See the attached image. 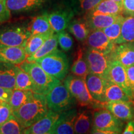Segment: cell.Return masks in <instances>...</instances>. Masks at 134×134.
Listing matches in <instances>:
<instances>
[{
    "instance_id": "6da1fadb",
    "label": "cell",
    "mask_w": 134,
    "mask_h": 134,
    "mask_svg": "<svg viewBox=\"0 0 134 134\" xmlns=\"http://www.w3.org/2000/svg\"><path fill=\"white\" fill-rule=\"evenodd\" d=\"M48 110L46 95L34 93L33 98L28 103L13 111V114L26 129L44 116Z\"/></svg>"
},
{
    "instance_id": "7a4b0ae2",
    "label": "cell",
    "mask_w": 134,
    "mask_h": 134,
    "mask_svg": "<svg viewBox=\"0 0 134 134\" xmlns=\"http://www.w3.org/2000/svg\"><path fill=\"white\" fill-rule=\"evenodd\" d=\"M20 66L29 73L33 82V92L46 95L61 81L55 78L43 69L36 62L25 61Z\"/></svg>"
},
{
    "instance_id": "3957f363",
    "label": "cell",
    "mask_w": 134,
    "mask_h": 134,
    "mask_svg": "<svg viewBox=\"0 0 134 134\" xmlns=\"http://www.w3.org/2000/svg\"><path fill=\"white\" fill-rule=\"evenodd\" d=\"M48 74L60 81L66 78L69 68L66 54L58 48L36 61Z\"/></svg>"
},
{
    "instance_id": "277c9868",
    "label": "cell",
    "mask_w": 134,
    "mask_h": 134,
    "mask_svg": "<svg viewBox=\"0 0 134 134\" xmlns=\"http://www.w3.org/2000/svg\"><path fill=\"white\" fill-rule=\"evenodd\" d=\"M63 84L71 94L76 99L78 105L81 107L99 104V102L94 99L89 91L86 81L83 78L70 75L64 79Z\"/></svg>"
},
{
    "instance_id": "5b68a950",
    "label": "cell",
    "mask_w": 134,
    "mask_h": 134,
    "mask_svg": "<svg viewBox=\"0 0 134 134\" xmlns=\"http://www.w3.org/2000/svg\"><path fill=\"white\" fill-rule=\"evenodd\" d=\"M46 96L48 109L58 113L72 109L76 102L64 84L62 83L57 85Z\"/></svg>"
},
{
    "instance_id": "8992f818",
    "label": "cell",
    "mask_w": 134,
    "mask_h": 134,
    "mask_svg": "<svg viewBox=\"0 0 134 134\" xmlns=\"http://www.w3.org/2000/svg\"><path fill=\"white\" fill-rule=\"evenodd\" d=\"M123 121L117 118L108 109L95 110L93 114V128L109 132L110 134L120 133L123 129Z\"/></svg>"
},
{
    "instance_id": "52a82bcc",
    "label": "cell",
    "mask_w": 134,
    "mask_h": 134,
    "mask_svg": "<svg viewBox=\"0 0 134 134\" xmlns=\"http://www.w3.org/2000/svg\"><path fill=\"white\" fill-rule=\"evenodd\" d=\"M90 73L109 80L110 54L105 55L93 48H88L85 54Z\"/></svg>"
},
{
    "instance_id": "ba28073f",
    "label": "cell",
    "mask_w": 134,
    "mask_h": 134,
    "mask_svg": "<svg viewBox=\"0 0 134 134\" xmlns=\"http://www.w3.org/2000/svg\"><path fill=\"white\" fill-rule=\"evenodd\" d=\"M31 36L28 27L14 26L0 31V47H21L25 48Z\"/></svg>"
},
{
    "instance_id": "9c48e42d",
    "label": "cell",
    "mask_w": 134,
    "mask_h": 134,
    "mask_svg": "<svg viewBox=\"0 0 134 134\" xmlns=\"http://www.w3.org/2000/svg\"><path fill=\"white\" fill-rule=\"evenodd\" d=\"M109 80L122 88L132 101H134L133 93L130 86L125 68L119 62L111 58L109 70Z\"/></svg>"
},
{
    "instance_id": "30bf717a",
    "label": "cell",
    "mask_w": 134,
    "mask_h": 134,
    "mask_svg": "<svg viewBox=\"0 0 134 134\" xmlns=\"http://www.w3.org/2000/svg\"><path fill=\"white\" fill-rule=\"evenodd\" d=\"M88 48H93L105 55L110 54L115 47L103 30H92L86 40Z\"/></svg>"
},
{
    "instance_id": "8fae6325",
    "label": "cell",
    "mask_w": 134,
    "mask_h": 134,
    "mask_svg": "<svg viewBox=\"0 0 134 134\" xmlns=\"http://www.w3.org/2000/svg\"><path fill=\"white\" fill-rule=\"evenodd\" d=\"M78 112L76 109L72 108L60 113L58 119L52 130L51 134L75 133V122Z\"/></svg>"
},
{
    "instance_id": "7c38bea8",
    "label": "cell",
    "mask_w": 134,
    "mask_h": 134,
    "mask_svg": "<svg viewBox=\"0 0 134 134\" xmlns=\"http://www.w3.org/2000/svg\"><path fill=\"white\" fill-rule=\"evenodd\" d=\"M60 113L49 109L46 114L40 119L31 126L26 128L24 133L26 134H47L50 133L55 122L58 119Z\"/></svg>"
},
{
    "instance_id": "4fadbf2b",
    "label": "cell",
    "mask_w": 134,
    "mask_h": 134,
    "mask_svg": "<svg viewBox=\"0 0 134 134\" xmlns=\"http://www.w3.org/2000/svg\"><path fill=\"white\" fill-rule=\"evenodd\" d=\"M104 106L122 121H129L134 119V107L132 101L108 102Z\"/></svg>"
},
{
    "instance_id": "5bb4252c",
    "label": "cell",
    "mask_w": 134,
    "mask_h": 134,
    "mask_svg": "<svg viewBox=\"0 0 134 134\" xmlns=\"http://www.w3.org/2000/svg\"><path fill=\"white\" fill-rule=\"evenodd\" d=\"M111 59L116 60L127 68L134 65V42L119 44L110 53Z\"/></svg>"
},
{
    "instance_id": "9a60e30c",
    "label": "cell",
    "mask_w": 134,
    "mask_h": 134,
    "mask_svg": "<svg viewBox=\"0 0 134 134\" xmlns=\"http://www.w3.org/2000/svg\"><path fill=\"white\" fill-rule=\"evenodd\" d=\"M85 81L92 97L97 101L104 103L105 88L108 80L98 75L90 73Z\"/></svg>"
},
{
    "instance_id": "2e32d148",
    "label": "cell",
    "mask_w": 134,
    "mask_h": 134,
    "mask_svg": "<svg viewBox=\"0 0 134 134\" xmlns=\"http://www.w3.org/2000/svg\"><path fill=\"white\" fill-rule=\"evenodd\" d=\"M27 55L24 47H0V62L15 65L24 62Z\"/></svg>"
},
{
    "instance_id": "e0dca14e",
    "label": "cell",
    "mask_w": 134,
    "mask_h": 134,
    "mask_svg": "<svg viewBox=\"0 0 134 134\" xmlns=\"http://www.w3.org/2000/svg\"><path fill=\"white\" fill-rule=\"evenodd\" d=\"M52 28L55 32L64 31L69 26L74 16L71 9H63L47 14Z\"/></svg>"
},
{
    "instance_id": "ac0fdd59",
    "label": "cell",
    "mask_w": 134,
    "mask_h": 134,
    "mask_svg": "<svg viewBox=\"0 0 134 134\" xmlns=\"http://www.w3.org/2000/svg\"><path fill=\"white\" fill-rule=\"evenodd\" d=\"M120 15L93 14L88 13L86 21L91 31L96 29L103 30L114 23Z\"/></svg>"
},
{
    "instance_id": "d6986e66",
    "label": "cell",
    "mask_w": 134,
    "mask_h": 134,
    "mask_svg": "<svg viewBox=\"0 0 134 134\" xmlns=\"http://www.w3.org/2000/svg\"><path fill=\"white\" fill-rule=\"evenodd\" d=\"M16 65L0 62V87L14 90Z\"/></svg>"
},
{
    "instance_id": "ffe728a7",
    "label": "cell",
    "mask_w": 134,
    "mask_h": 134,
    "mask_svg": "<svg viewBox=\"0 0 134 134\" xmlns=\"http://www.w3.org/2000/svg\"><path fill=\"white\" fill-rule=\"evenodd\" d=\"M58 44V36L57 34H53L49 38L46 40L43 44L37 50L36 52L27 56L26 61L36 62V60L46 56L57 49Z\"/></svg>"
},
{
    "instance_id": "44dd1931",
    "label": "cell",
    "mask_w": 134,
    "mask_h": 134,
    "mask_svg": "<svg viewBox=\"0 0 134 134\" xmlns=\"http://www.w3.org/2000/svg\"><path fill=\"white\" fill-rule=\"evenodd\" d=\"M31 36L50 32H55L52 28L47 14L34 18L28 27Z\"/></svg>"
},
{
    "instance_id": "7402d4cb",
    "label": "cell",
    "mask_w": 134,
    "mask_h": 134,
    "mask_svg": "<svg viewBox=\"0 0 134 134\" xmlns=\"http://www.w3.org/2000/svg\"><path fill=\"white\" fill-rule=\"evenodd\" d=\"M119 100L132 101L122 88L114 82L108 80L105 92V103Z\"/></svg>"
},
{
    "instance_id": "603a6c76",
    "label": "cell",
    "mask_w": 134,
    "mask_h": 134,
    "mask_svg": "<svg viewBox=\"0 0 134 134\" xmlns=\"http://www.w3.org/2000/svg\"><path fill=\"white\" fill-rule=\"evenodd\" d=\"M123 5L113 0H103L91 12L93 14L119 15L123 11Z\"/></svg>"
},
{
    "instance_id": "cb8c5ba5",
    "label": "cell",
    "mask_w": 134,
    "mask_h": 134,
    "mask_svg": "<svg viewBox=\"0 0 134 134\" xmlns=\"http://www.w3.org/2000/svg\"><path fill=\"white\" fill-rule=\"evenodd\" d=\"M43 1L44 0H6V5L10 11L22 13L38 8Z\"/></svg>"
},
{
    "instance_id": "d4e9b609",
    "label": "cell",
    "mask_w": 134,
    "mask_h": 134,
    "mask_svg": "<svg viewBox=\"0 0 134 134\" xmlns=\"http://www.w3.org/2000/svg\"><path fill=\"white\" fill-rule=\"evenodd\" d=\"M68 31L80 42L86 41L89 34L91 32L86 20L75 19L70 22L68 27Z\"/></svg>"
},
{
    "instance_id": "484cf974",
    "label": "cell",
    "mask_w": 134,
    "mask_h": 134,
    "mask_svg": "<svg viewBox=\"0 0 134 134\" xmlns=\"http://www.w3.org/2000/svg\"><path fill=\"white\" fill-rule=\"evenodd\" d=\"M93 117L89 110H85L78 113L75 122V133H87L91 130Z\"/></svg>"
},
{
    "instance_id": "4316f807",
    "label": "cell",
    "mask_w": 134,
    "mask_h": 134,
    "mask_svg": "<svg viewBox=\"0 0 134 134\" xmlns=\"http://www.w3.org/2000/svg\"><path fill=\"white\" fill-rule=\"evenodd\" d=\"M34 92L31 90H21L14 89L9 101V104L14 111L24 105L33 98Z\"/></svg>"
},
{
    "instance_id": "83f0119b",
    "label": "cell",
    "mask_w": 134,
    "mask_h": 134,
    "mask_svg": "<svg viewBox=\"0 0 134 134\" xmlns=\"http://www.w3.org/2000/svg\"><path fill=\"white\" fill-rule=\"evenodd\" d=\"M33 82L29 73L20 66L16 65L15 89L33 91Z\"/></svg>"
},
{
    "instance_id": "f1b7e54d",
    "label": "cell",
    "mask_w": 134,
    "mask_h": 134,
    "mask_svg": "<svg viewBox=\"0 0 134 134\" xmlns=\"http://www.w3.org/2000/svg\"><path fill=\"white\" fill-rule=\"evenodd\" d=\"M26 128L14 114L7 121L0 125V134L24 133Z\"/></svg>"
},
{
    "instance_id": "f546056e",
    "label": "cell",
    "mask_w": 134,
    "mask_h": 134,
    "mask_svg": "<svg viewBox=\"0 0 134 134\" xmlns=\"http://www.w3.org/2000/svg\"><path fill=\"white\" fill-rule=\"evenodd\" d=\"M71 72L73 75L84 80H86L87 76L90 74L86 60L81 50L78 52L77 57L71 66Z\"/></svg>"
},
{
    "instance_id": "4dcf8cb0",
    "label": "cell",
    "mask_w": 134,
    "mask_h": 134,
    "mask_svg": "<svg viewBox=\"0 0 134 134\" xmlns=\"http://www.w3.org/2000/svg\"><path fill=\"white\" fill-rule=\"evenodd\" d=\"M55 32H50L42 34H37L31 36L27 41L25 50L27 55L29 56L36 52L38 48L43 44L46 40L50 37Z\"/></svg>"
},
{
    "instance_id": "1f68e13d",
    "label": "cell",
    "mask_w": 134,
    "mask_h": 134,
    "mask_svg": "<svg viewBox=\"0 0 134 134\" xmlns=\"http://www.w3.org/2000/svg\"><path fill=\"white\" fill-rule=\"evenodd\" d=\"M134 42V14L124 18L122 25L120 43Z\"/></svg>"
},
{
    "instance_id": "d6a6232c",
    "label": "cell",
    "mask_w": 134,
    "mask_h": 134,
    "mask_svg": "<svg viewBox=\"0 0 134 134\" xmlns=\"http://www.w3.org/2000/svg\"><path fill=\"white\" fill-rule=\"evenodd\" d=\"M124 19V16L120 14L114 23L103 29V32L109 38L110 41L115 44H120L122 25Z\"/></svg>"
},
{
    "instance_id": "836d02e7",
    "label": "cell",
    "mask_w": 134,
    "mask_h": 134,
    "mask_svg": "<svg viewBox=\"0 0 134 134\" xmlns=\"http://www.w3.org/2000/svg\"><path fill=\"white\" fill-rule=\"evenodd\" d=\"M58 36V44L62 49L65 52H68L71 49L73 46V40L68 32L65 31L57 33Z\"/></svg>"
},
{
    "instance_id": "e575fe53",
    "label": "cell",
    "mask_w": 134,
    "mask_h": 134,
    "mask_svg": "<svg viewBox=\"0 0 134 134\" xmlns=\"http://www.w3.org/2000/svg\"><path fill=\"white\" fill-rule=\"evenodd\" d=\"M103 0H78V8L81 13L91 12Z\"/></svg>"
},
{
    "instance_id": "d590c367",
    "label": "cell",
    "mask_w": 134,
    "mask_h": 134,
    "mask_svg": "<svg viewBox=\"0 0 134 134\" xmlns=\"http://www.w3.org/2000/svg\"><path fill=\"white\" fill-rule=\"evenodd\" d=\"M13 114V111L9 103L0 105V125L6 122Z\"/></svg>"
},
{
    "instance_id": "8d00e7d4",
    "label": "cell",
    "mask_w": 134,
    "mask_h": 134,
    "mask_svg": "<svg viewBox=\"0 0 134 134\" xmlns=\"http://www.w3.org/2000/svg\"><path fill=\"white\" fill-rule=\"evenodd\" d=\"M11 18V11L6 5V0L0 1V24L9 21Z\"/></svg>"
},
{
    "instance_id": "74e56055",
    "label": "cell",
    "mask_w": 134,
    "mask_h": 134,
    "mask_svg": "<svg viewBox=\"0 0 134 134\" xmlns=\"http://www.w3.org/2000/svg\"><path fill=\"white\" fill-rule=\"evenodd\" d=\"M125 70H126L127 78H128L130 86L131 88L134 98V65L125 68Z\"/></svg>"
},
{
    "instance_id": "f35d334b",
    "label": "cell",
    "mask_w": 134,
    "mask_h": 134,
    "mask_svg": "<svg viewBox=\"0 0 134 134\" xmlns=\"http://www.w3.org/2000/svg\"><path fill=\"white\" fill-rule=\"evenodd\" d=\"M13 90L11 89L0 87V100L9 103Z\"/></svg>"
},
{
    "instance_id": "ab89813d",
    "label": "cell",
    "mask_w": 134,
    "mask_h": 134,
    "mask_svg": "<svg viewBox=\"0 0 134 134\" xmlns=\"http://www.w3.org/2000/svg\"><path fill=\"white\" fill-rule=\"evenodd\" d=\"M123 9L130 15L134 14V0H123Z\"/></svg>"
},
{
    "instance_id": "60d3db41",
    "label": "cell",
    "mask_w": 134,
    "mask_h": 134,
    "mask_svg": "<svg viewBox=\"0 0 134 134\" xmlns=\"http://www.w3.org/2000/svg\"><path fill=\"white\" fill-rule=\"evenodd\" d=\"M123 133L124 134H134V120H129L124 130Z\"/></svg>"
},
{
    "instance_id": "b9f144b4",
    "label": "cell",
    "mask_w": 134,
    "mask_h": 134,
    "mask_svg": "<svg viewBox=\"0 0 134 134\" xmlns=\"http://www.w3.org/2000/svg\"><path fill=\"white\" fill-rule=\"evenodd\" d=\"M113 1H115V2L119 3H121L122 4V2H123V0H113Z\"/></svg>"
},
{
    "instance_id": "7bdbcfd3",
    "label": "cell",
    "mask_w": 134,
    "mask_h": 134,
    "mask_svg": "<svg viewBox=\"0 0 134 134\" xmlns=\"http://www.w3.org/2000/svg\"><path fill=\"white\" fill-rule=\"evenodd\" d=\"M0 1H2V0H0Z\"/></svg>"
}]
</instances>
